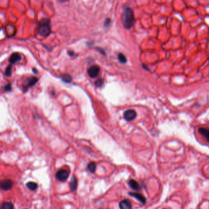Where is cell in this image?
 I'll use <instances>...</instances> for the list:
<instances>
[{"label": "cell", "mask_w": 209, "mask_h": 209, "mask_svg": "<svg viewBox=\"0 0 209 209\" xmlns=\"http://www.w3.org/2000/svg\"><path fill=\"white\" fill-rule=\"evenodd\" d=\"M59 2H61V3H65V2H67L69 0H58Z\"/></svg>", "instance_id": "obj_23"}, {"label": "cell", "mask_w": 209, "mask_h": 209, "mask_svg": "<svg viewBox=\"0 0 209 209\" xmlns=\"http://www.w3.org/2000/svg\"><path fill=\"white\" fill-rule=\"evenodd\" d=\"M12 73V65H9L6 69L5 70V75L7 77H10Z\"/></svg>", "instance_id": "obj_19"}, {"label": "cell", "mask_w": 209, "mask_h": 209, "mask_svg": "<svg viewBox=\"0 0 209 209\" xmlns=\"http://www.w3.org/2000/svg\"><path fill=\"white\" fill-rule=\"evenodd\" d=\"M128 184L130 185V187L134 190H139L140 188L139 184H138V182L136 181L135 180L133 179L130 180L128 182Z\"/></svg>", "instance_id": "obj_12"}, {"label": "cell", "mask_w": 209, "mask_h": 209, "mask_svg": "<svg viewBox=\"0 0 209 209\" xmlns=\"http://www.w3.org/2000/svg\"><path fill=\"white\" fill-rule=\"evenodd\" d=\"M38 32L40 35L42 37H47L51 33V28L49 24V21L47 20H44L39 25Z\"/></svg>", "instance_id": "obj_2"}, {"label": "cell", "mask_w": 209, "mask_h": 209, "mask_svg": "<svg viewBox=\"0 0 209 209\" xmlns=\"http://www.w3.org/2000/svg\"><path fill=\"white\" fill-rule=\"evenodd\" d=\"M68 54L70 55V56H73L74 55V52L73 51H68Z\"/></svg>", "instance_id": "obj_24"}, {"label": "cell", "mask_w": 209, "mask_h": 209, "mask_svg": "<svg viewBox=\"0 0 209 209\" xmlns=\"http://www.w3.org/2000/svg\"><path fill=\"white\" fill-rule=\"evenodd\" d=\"M199 132L200 134L202 135L203 136H204L206 138V140L208 141L209 143V130L206 128L203 127H200L199 128Z\"/></svg>", "instance_id": "obj_11"}, {"label": "cell", "mask_w": 209, "mask_h": 209, "mask_svg": "<svg viewBox=\"0 0 209 209\" xmlns=\"http://www.w3.org/2000/svg\"><path fill=\"white\" fill-rule=\"evenodd\" d=\"M69 186H70V189L72 192H75V190L77 188V180L76 179L74 176H73L72 179H71L70 183H69Z\"/></svg>", "instance_id": "obj_10"}, {"label": "cell", "mask_w": 209, "mask_h": 209, "mask_svg": "<svg viewBox=\"0 0 209 209\" xmlns=\"http://www.w3.org/2000/svg\"><path fill=\"white\" fill-rule=\"evenodd\" d=\"M69 172L65 170H60L56 173L55 177L60 182H65L68 179Z\"/></svg>", "instance_id": "obj_3"}, {"label": "cell", "mask_w": 209, "mask_h": 209, "mask_svg": "<svg viewBox=\"0 0 209 209\" xmlns=\"http://www.w3.org/2000/svg\"><path fill=\"white\" fill-rule=\"evenodd\" d=\"M119 207L120 209H132V205L128 199H124L120 202Z\"/></svg>", "instance_id": "obj_7"}, {"label": "cell", "mask_w": 209, "mask_h": 209, "mask_svg": "<svg viewBox=\"0 0 209 209\" xmlns=\"http://www.w3.org/2000/svg\"><path fill=\"white\" fill-rule=\"evenodd\" d=\"M62 79L66 83H70L72 81V77L69 75H64L62 77Z\"/></svg>", "instance_id": "obj_18"}, {"label": "cell", "mask_w": 209, "mask_h": 209, "mask_svg": "<svg viewBox=\"0 0 209 209\" xmlns=\"http://www.w3.org/2000/svg\"><path fill=\"white\" fill-rule=\"evenodd\" d=\"M11 90V85L10 84L6 85V86L4 87V91H9Z\"/></svg>", "instance_id": "obj_21"}, {"label": "cell", "mask_w": 209, "mask_h": 209, "mask_svg": "<svg viewBox=\"0 0 209 209\" xmlns=\"http://www.w3.org/2000/svg\"><path fill=\"white\" fill-rule=\"evenodd\" d=\"M129 194H130V195L131 196L137 199L142 204H144L146 202V199L142 194L138 193H130Z\"/></svg>", "instance_id": "obj_8"}, {"label": "cell", "mask_w": 209, "mask_h": 209, "mask_svg": "<svg viewBox=\"0 0 209 209\" xmlns=\"http://www.w3.org/2000/svg\"><path fill=\"white\" fill-rule=\"evenodd\" d=\"M100 72V68L97 65H93L88 70V74L89 77L91 78H96L99 75Z\"/></svg>", "instance_id": "obj_4"}, {"label": "cell", "mask_w": 209, "mask_h": 209, "mask_svg": "<svg viewBox=\"0 0 209 209\" xmlns=\"http://www.w3.org/2000/svg\"><path fill=\"white\" fill-rule=\"evenodd\" d=\"M88 170L91 173H95L96 170V164L95 162H90L87 166Z\"/></svg>", "instance_id": "obj_14"}, {"label": "cell", "mask_w": 209, "mask_h": 209, "mask_svg": "<svg viewBox=\"0 0 209 209\" xmlns=\"http://www.w3.org/2000/svg\"><path fill=\"white\" fill-rule=\"evenodd\" d=\"M123 116L126 121H131L136 118V112L133 110H129L124 113Z\"/></svg>", "instance_id": "obj_5"}, {"label": "cell", "mask_w": 209, "mask_h": 209, "mask_svg": "<svg viewBox=\"0 0 209 209\" xmlns=\"http://www.w3.org/2000/svg\"><path fill=\"white\" fill-rule=\"evenodd\" d=\"M21 59L20 55L17 53H14L9 58V63L11 64H15L17 62L19 61Z\"/></svg>", "instance_id": "obj_9"}, {"label": "cell", "mask_w": 209, "mask_h": 209, "mask_svg": "<svg viewBox=\"0 0 209 209\" xmlns=\"http://www.w3.org/2000/svg\"><path fill=\"white\" fill-rule=\"evenodd\" d=\"M38 82V78L36 77H31L28 81L27 87H32Z\"/></svg>", "instance_id": "obj_16"}, {"label": "cell", "mask_w": 209, "mask_h": 209, "mask_svg": "<svg viewBox=\"0 0 209 209\" xmlns=\"http://www.w3.org/2000/svg\"><path fill=\"white\" fill-rule=\"evenodd\" d=\"M103 80H102L101 79H99L98 80H97L96 82H95V84L96 86H98V87H101L102 85H103Z\"/></svg>", "instance_id": "obj_20"}, {"label": "cell", "mask_w": 209, "mask_h": 209, "mask_svg": "<svg viewBox=\"0 0 209 209\" xmlns=\"http://www.w3.org/2000/svg\"><path fill=\"white\" fill-rule=\"evenodd\" d=\"M12 182L11 180L6 179V180H3L1 182V184H0V186H1V188L4 191H8L10 190L12 186Z\"/></svg>", "instance_id": "obj_6"}, {"label": "cell", "mask_w": 209, "mask_h": 209, "mask_svg": "<svg viewBox=\"0 0 209 209\" xmlns=\"http://www.w3.org/2000/svg\"><path fill=\"white\" fill-rule=\"evenodd\" d=\"M110 22H111L110 19H107L106 20L105 22H104V26H109V25H110Z\"/></svg>", "instance_id": "obj_22"}, {"label": "cell", "mask_w": 209, "mask_h": 209, "mask_svg": "<svg viewBox=\"0 0 209 209\" xmlns=\"http://www.w3.org/2000/svg\"><path fill=\"white\" fill-rule=\"evenodd\" d=\"M26 187L32 191H35L38 187V184L34 182H29L26 184Z\"/></svg>", "instance_id": "obj_13"}, {"label": "cell", "mask_w": 209, "mask_h": 209, "mask_svg": "<svg viewBox=\"0 0 209 209\" xmlns=\"http://www.w3.org/2000/svg\"><path fill=\"white\" fill-rule=\"evenodd\" d=\"M118 58L119 61L121 63L124 64L127 62V59H126V56H124V55H123L122 53H119L118 55Z\"/></svg>", "instance_id": "obj_17"}, {"label": "cell", "mask_w": 209, "mask_h": 209, "mask_svg": "<svg viewBox=\"0 0 209 209\" xmlns=\"http://www.w3.org/2000/svg\"><path fill=\"white\" fill-rule=\"evenodd\" d=\"M1 209H14V205L11 202H4L2 204Z\"/></svg>", "instance_id": "obj_15"}, {"label": "cell", "mask_w": 209, "mask_h": 209, "mask_svg": "<svg viewBox=\"0 0 209 209\" xmlns=\"http://www.w3.org/2000/svg\"><path fill=\"white\" fill-rule=\"evenodd\" d=\"M122 21L124 28L127 29H131L134 25L135 22L134 17L131 8L124 9L122 17Z\"/></svg>", "instance_id": "obj_1"}]
</instances>
